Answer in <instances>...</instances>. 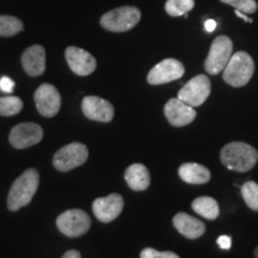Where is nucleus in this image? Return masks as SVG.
Returning a JSON list of instances; mask_svg holds the SVG:
<instances>
[{
	"mask_svg": "<svg viewBox=\"0 0 258 258\" xmlns=\"http://www.w3.org/2000/svg\"><path fill=\"white\" fill-rule=\"evenodd\" d=\"M35 103L38 112L44 117H54L60 110L61 96L55 86L42 84L35 91Z\"/></svg>",
	"mask_w": 258,
	"mask_h": 258,
	"instance_id": "nucleus-10",
	"label": "nucleus"
},
{
	"mask_svg": "<svg viewBox=\"0 0 258 258\" xmlns=\"http://www.w3.org/2000/svg\"><path fill=\"white\" fill-rule=\"evenodd\" d=\"M15 89V82L9 77H2L0 79V90L5 93H12Z\"/></svg>",
	"mask_w": 258,
	"mask_h": 258,
	"instance_id": "nucleus-27",
	"label": "nucleus"
},
{
	"mask_svg": "<svg viewBox=\"0 0 258 258\" xmlns=\"http://www.w3.org/2000/svg\"><path fill=\"white\" fill-rule=\"evenodd\" d=\"M40 175L37 170L28 169L15 180L8 196V207L16 212L30 203L38 189Z\"/></svg>",
	"mask_w": 258,
	"mask_h": 258,
	"instance_id": "nucleus-2",
	"label": "nucleus"
},
{
	"mask_svg": "<svg viewBox=\"0 0 258 258\" xmlns=\"http://www.w3.org/2000/svg\"><path fill=\"white\" fill-rule=\"evenodd\" d=\"M82 109L89 120L108 123L114 118L115 109L110 102L97 96L84 97Z\"/></svg>",
	"mask_w": 258,
	"mask_h": 258,
	"instance_id": "nucleus-12",
	"label": "nucleus"
},
{
	"mask_svg": "<svg viewBox=\"0 0 258 258\" xmlns=\"http://www.w3.org/2000/svg\"><path fill=\"white\" fill-rule=\"evenodd\" d=\"M140 258H179V256L172 251H157L152 247H146L141 251Z\"/></svg>",
	"mask_w": 258,
	"mask_h": 258,
	"instance_id": "nucleus-26",
	"label": "nucleus"
},
{
	"mask_svg": "<svg viewBox=\"0 0 258 258\" xmlns=\"http://www.w3.org/2000/svg\"><path fill=\"white\" fill-rule=\"evenodd\" d=\"M235 15H237L238 16V17H240L241 19H244V21L245 22H247V23H252V19H251V18H249V17H247V16L246 15H245L244 14V12H240L239 11V10H235Z\"/></svg>",
	"mask_w": 258,
	"mask_h": 258,
	"instance_id": "nucleus-31",
	"label": "nucleus"
},
{
	"mask_svg": "<svg viewBox=\"0 0 258 258\" xmlns=\"http://www.w3.org/2000/svg\"><path fill=\"white\" fill-rule=\"evenodd\" d=\"M67 63L77 76L86 77L95 72L97 67V61L88 50L82 49L79 47H67L64 51Z\"/></svg>",
	"mask_w": 258,
	"mask_h": 258,
	"instance_id": "nucleus-14",
	"label": "nucleus"
},
{
	"mask_svg": "<svg viewBox=\"0 0 258 258\" xmlns=\"http://www.w3.org/2000/svg\"><path fill=\"white\" fill-rule=\"evenodd\" d=\"M124 179L129 188L134 191H144L151 184L150 172L143 164L129 165L124 172Z\"/></svg>",
	"mask_w": 258,
	"mask_h": 258,
	"instance_id": "nucleus-18",
	"label": "nucleus"
},
{
	"mask_svg": "<svg viewBox=\"0 0 258 258\" xmlns=\"http://www.w3.org/2000/svg\"><path fill=\"white\" fill-rule=\"evenodd\" d=\"M23 30V22L15 16H0V37L15 36Z\"/></svg>",
	"mask_w": 258,
	"mask_h": 258,
	"instance_id": "nucleus-21",
	"label": "nucleus"
},
{
	"mask_svg": "<svg viewBox=\"0 0 258 258\" xmlns=\"http://www.w3.org/2000/svg\"><path fill=\"white\" fill-rule=\"evenodd\" d=\"M178 175L183 182L188 184H205L211 179V171L196 163H185L180 165Z\"/></svg>",
	"mask_w": 258,
	"mask_h": 258,
	"instance_id": "nucleus-19",
	"label": "nucleus"
},
{
	"mask_svg": "<svg viewBox=\"0 0 258 258\" xmlns=\"http://www.w3.org/2000/svg\"><path fill=\"white\" fill-rule=\"evenodd\" d=\"M21 61L29 76L40 77L46 70V50L40 44H34L24 50Z\"/></svg>",
	"mask_w": 258,
	"mask_h": 258,
	"instance_id": "nucleus-16",
	"label": "nucleus"
},
{
	"mask_svg": "<svg viewBox=\"0 0 258 258\" xmlns=\"http://www.w3.org/2000/svg\"><path fill=\"white\" fill-rule=\"evenodd\" d=\"M89 158L88 147L84 144L72 143L61 147L53 157V164L56 170L67 172L83 165Z\"/></svg>",
	"mask_w": 258,
	"mask_h": 258,
	"instance_id": "nucleus-7",
	"label": "nucleus"
},
{
	"mask_svg": "<svg viewBox=\"0 0 258 258\" xmlns=\"http://www.w3.org/2000/svg\"><path fill=\"white\" fill-rule=\"evenodd\" d=\"M56 226L61 233L70 238H77L90 230L91 218L82 209H70L57 217Z\"/></svg>",
	"mask_w": 258,
	"mask_h": 258,
	"instance_id": "nucleus-6",
	"label": "nucleus"
},
{
	"mask_svg": "<svg viewBox=\"0 0 258 258\" xmlns=\"http://www.w3.org/2000/svg\"><path fill=\"white\" fill-rule=\"evenodd\" d=\"M124 201L120 194H110L106 198L96 199L92 203V209L96 218L101 222H111L123 211Z\"/></svg>",
	"mask_w": 258,
	"mask_h": 258,
	"instance_id": "nucleus-13",
	"label": "nucleus"
},
{
	"mask_svg": "<svg viewBox=\"0 0 258 258\" xmlns=\"http://www.w3.org/2000/svg\"><path fill=\"white\" fill-rule=\"evenodd\" d=\"M253 72L254 62L251 55L246 51H237L222 71V79L233 88H241L250 82Z\"/></svg>",
	"mask_w": 258,
	"mask_h": 258,
	"instance_id": "nucleus-3",
	"label": "nucleus"
},
{
	"mask_svg": "<svg viewBox=\"0 0 258 258\" xmlns=\"http://www.w3.org/2000/svg\"><path fill=\"white\" fill-rule=\"evenodd\" d=\"M220 2L247 15L254 14L258 8L257 3L254 0H220Z\"/></svg>",
	"mask_w": 258,
	"mask_h": 258,
	"instance_id": "nucleus-25",
	"label": "nucleus"
},
{
	"mask_svg": "<svg viewBox=\"0 0 258 258\" xmlns=\"http://www.w3.org/2000/svg\"><path fill=\"white\" fill-rule=\"evenodd\" d=\"M164 114L166 120L173 127H183L195 120L196 111L191 105L186 104L177 97L171 98L164 106Z\"/></svg>",
	"mask_w": 258,
	"mask_h": 258,
	"instance_id": "nucleus-15",
	"label": "nucleus"
},
{
	"mask_svg": "<svg viewBox=\"0 0 258 258\" xmlns=\"http://www.w3.org/2000/svg\"><path fill=\"white\" fill-rule=\"evenodd\" d=\"M23 109V102L19 97H0V116H14Z\"/></svg>",
	"mask_w": 258,
	"mask_h": 258,
	"instance_id": "nucleus-23",
	"label": "nucleus"
},
{
	"mask_svg": "<svg viewBox=\"0 0 258 258\" xmlns=\"http://www.w3.org/2000/svg\"><path fill=\"white\" fill-rule=\"evenodd\" d=\"M254 257L258 258V246L254 249Z\"/></svg>",
	"mask_w": 258,
	"mask_h": 258,
	"instance_id": "nucleus-32",
	"label": "nucleus"
},
{
	"mask_svg": "<svg viewBox=\"0 0 258 258\" xmlns=\"http://www.w3.org/2000/svg\"><path fill=\"white\" fill-rule=\"evenodd\" d=\"M141 19V12L134 6H121L102 16L101 27L111 32H124L133 29Z\"/></svg>",
	"mask_w": 258,
	"mask_h": 258,
	"instance_id": "nucleus-4",
	"label": "nucleus"
},
{
	"mask_svg": "<svg viewBox=\"0 0 258 258\" xmlns=\"http://www.w3.org/2000/svg\"><path fill=\"white\" fill-rule=\"evenodd\" d=\"M191 207L196 214L208 220H215L220 214L218 202L209 196H201V198L195 199L191 203Z\"/></svg>",
	"mask_w": 258,
	"mask_h": 258,
	"instance_id": "nucleus-20",
	"label": "nucleus"
},
{
	"mask_svg": "<svg viewBox=\"0 0 258 258\" xmlns=\"http://www.w3.org/2000/svg\"><path fill=\"white\" fill-rule=\"evenodd\" d=\"M233 51V43L227 36H218L213 41L207 59L205 60V70L211 76H217L227 66Z\"/></svg>",
	"mask_w": 258,
	"mask_h": 258,
	"instance_id": "nucleus-5",
	"label": "nucleus"
},
{
	"mask_svg": "<svg viewBox=\"0 0 258 258\" xmlns=\"http://www.w3.org/2000/svg\"><path fill=\"white\" fill-rule=\"evenodd\" d=\"M220 158L222 164L227 169L237 172H246L257 164L258 152L256 148L249 144L235 141L224 146Z\"/></svg>",
	"mask_w": 258,
	"mask_h": 258,
	"instance_id": "nucleus-1",
	"label": "nucleus"
},
{
	"mask_svg": "<svg viewBox=\"0 0 258 258\" xmlns=\"http://www.w3.org/2000/svg\"><path fill=\"white\" fill-rule=\"evenodd\" d=\"M42 138H43V129L41 125L32 123V122H24V123H19L12 128L9 140L15 148L23 150V148L31 147L38 144Z\"/></svg>",
	"mask_w": 258,
	"mask_h": 258,
	"instance_id": "nucleus-9",
	"label": "nucleus"
},
{
	"mask_svg": "<svg viewBox=\"0 0 258 258\" xmlns=\"http://www.w3.org/2000/svg\"><path fill=\"white\" fill-rule=\"evenodd\" d=\"M241 196L250 209L258 212V184L256 182L249 180L241 186Z\"/></svg>",
	"mask_w": 258,
	"mask_h": 258,
	"instance_id": "nucleus-24",
	"label": "nucleus"
},
{
	"mask_svg": "<svg viewBox=\"0 0 258 258\" xmlns=\"http://www.w3.org/2000/svg\"><path fill=\"white\" fill-rule=\"evenodd\" d=\"M195 0H166L165 11L171 17H180L191 11Z\"/></svg>",
	"mask_w": 258,
	"mask_h": 258,
	"instance_id": "nucleus-22",
	"label": "nucleus"
},
{
	"mask_svg": "<svg viewBox=\"0 0 258 258\" xmlns=\"http://www.w3.org/2000/svg\"><path fill=\"white\" fill-rule=\"evenodd\" d=\"M218 244H219V246L224 250L231 249V246H232L231 237H228V235H220V237L218 238Z\"/></svg>",
	"mask_w": 258,
	"mask_h": 258,
	"instance_id": "nucleus-28",
	"label": "nucleus"
},
{
	"mask_svg": "<svg viewBox=\"0 0 258 258\" xmlns=\"http://www.w3.org/2000/svg\"><path fill=\"white\" fill-rule=\"evenodd\" d=\"M62 258H82V254L77 250H70L66 251V253L63 254Z\"/></svg>",
	"mask_w": 258,
	"mask_h": 258,
	"instance_id": "nucleus-30",
	"label": "nucleus"
},
{
	"mask_svg": "<svg viewBox=\"0 0 258 258\" xmlns=\"http://www.w3.org/2000/svg\"><path fill=\"white\" fill-rule=\"evenodd\" d=\"M185 70L182 62L176 59H165L157 63L147 76V82L151 85H161L182 78Z\"/></svg>",
	"mask_w": 258,
	"mask_h": 258,
	"instance_id": "nucleus-11",
	"label": "nucleus"
},
{
	"mask_svg": "<svg viewBox=\"0 0 258 258\" xmlns=\"http://www.w3.org/2000/svg\"><path fill=\"white\" fill-rule=\"evenodd\" d=\"M217 22L214 21V19H207V21L205 22V29L207 32H213L217 29Z\"/></svg>",
	"mask_w": 258,
	"mask_h": 258,
	"instance_id": "nucleus-29",
	"label": "nucleus"
},
{
	"mask_svg": "<svg viewBox=\"0 0 258 258\" xmlns=\"http://www.w3.org/2000/svg\"><path fill=\"white\" fill-rule=\"evenodd\" d=\"M212 85L211 80L205 74H199L194 77L188 83L180 89L178 92V98L186 104L191 105L192 108L195 106L202 105L203 103L207 101V98L211 95Z\"/></svg>",
	"mask_w": 258,
	"mask_h": 258,
	"instance_id": "nucleus-8",
	"label": "nucleus"
},
{
	"mask_svg": "<svg viewBox=\"0 0 258 258\" xmlns=\"http://www.w3.org/2000/svg\"><path fill=\"white\" fill-rule=\"evenodd\" d=\"M173 226L180 234L188 239H198L206 232V226L201 220L186 214V213H177L173 217Z\"/></svg>",
	"mask_w": 258,
	"mask_h": 258,
	"instance_id": "nucleus-17",
	"label": "nucleus"
}]
</instances>
